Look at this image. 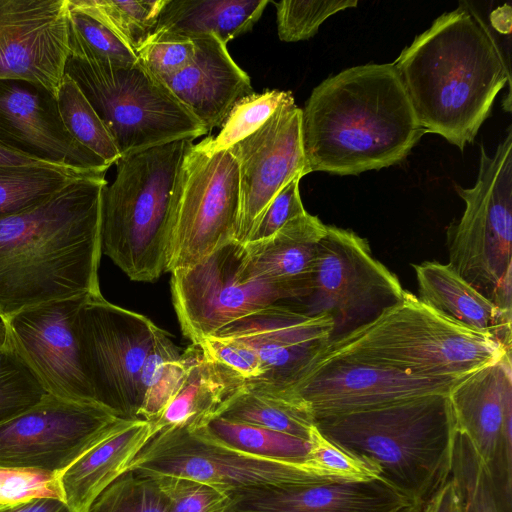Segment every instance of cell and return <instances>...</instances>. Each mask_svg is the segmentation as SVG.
I'll return each mask as SVG.
<instances>
[{
    "instance_id": "cell-49",
    "label": "cell",
    "mask_w": 512,
    "mask_h": 512,
    "mask_svg": "<svg viewBox=\"0 0 512 512\" xmlns=\"http://www.w3.org/2000/svg\"><path fill=\"white\" fill-rule=\"evenodd\" d=\"M10 345L7 326L0 320V349Z\"/></svg>"
},
{
    "instance_id": "cell-12",
    "label": "cell",
    "mask_w": 512,
    "mask_h": 512,
    "mask_svg": "<svg viewBox=\"0 0 512 512\" xmlns=\"http://www.w3.org/2000/svg\"><path fill=\"white\" fill-rule=\"evenodd\" d=\"M403 293L397 276L373 256L365 238L327 225L309 293L288 305L309 316L330 317L334 339L370 322Z\"/></svg>"
},
{
    "instance_id": "cell-20",
    "label": "cell",
    "mask_w": 512,
    "mask_h": 512,
    "mask_svg": "<svg viewBox=\"0 0 512 512\" xmlns=\"http://www.w3.org/2000/svg\"><path fill=\"white\" fill-rule=\"evenodd\" d=\"M333 331L330 317L309 316L279 302L238 319L215 335L238 340L257 354L265 369L260 381L288 388L331 339Z\"/></svg>"
},
{
    "instance_id": "cell-36",
    "label": "cell",
    "mask_w": 512,
    "mask_h": 512,
    "mask_svg": "<svg viewBox=\"0 0 512 512\" xmlns=\"http://www.w3.org/2000/svg\"><path fill=\"white\" fill-rule=\"evenodd\" d=\"M291 97L289 91L266 90L241 98L231 109L217 136L206 137L196 145L209 152L228 150L263 126Z\"/></svg>"
},
{
    "instance_id": "cell-23",
    "label": "cell",
    "mask_w": 512,
    "mask_h": 512,
    "mask_svg": "<svg viewBox=\"0 0 512 512\" xmlns=\"http://www.w3.org/2000/svg\"><path fill=\"white\" fill-rule=\"evenodd\" d=\"M154 436L149 421L122 417L115 420L57 474L63 501L73 512H88L95 499L128 471L135 457Z\"/></svg>"
},
{
    "instance_id": "cell-38",
    "label": "cell",
    "mask_w": 512,
    "mask_h": 512,
    "mask_svg": "<svg viewBox=\"0 0 512 512\" xmlns=\"http://www.w3.org/2000/svg\"><path fill=\"white\" fill-rule=\"evenodd\" d=\"M48 393L15 349H0V423L38 404Z\"/></svg>"
},
{
    "instance_id": "cell-41",
    "label": "cell",
    "mask_w": 512,
    "mask_h": 512,
    "mask_svg": "<svg viewBox=\"0 0 512 512\" xmlns=\"http://www.w3.org/2000/svg\"><path fill=\"white\" fill-rule=\"evenodd\" d=\"M57 474L33 468L0 466V509L36 498L63 500Z\"/></svg>"
},
{
    "instance_id": "cell-9",
    "label": "cell",
    "mask_w": 512,
    "mask_h": 512,
    "mask_svg": "<svg viewBox=\"0 0 512 512\" xmlns=\"http://www.w3.org/2000/svg\"><path fill=\"white\" fill-rule=\"evenodd\" d=\"M65 73L75 80L105 124L121 158L207 134L168 88L138 61L112 64L68 58Z\"/></svg>"
},
{
    "instance_id": "cell-39",
    "label": "cell",
    "mask_w": 512,
    "mask_h": 512,
    "mask_svg": "<svg viewBox=\"0 0 512 512\" xmlns=\"http://www.w3.org/2000/svg\"><path fill=\"white\" fill-rule=\"evenodd\" d=\"M357 0L296 1L275 3L278 37L297 42L314 36L320 25L339 11L356 7Z\"/></svg>"
},
{
    "instance_id": "cell-19",
    "label": "cell",
    "mask_w": 512,
    "mask_h": 512,
    "mask_svg": "<svg viewBox=\"0 0 512 512\" xmlns=\"http://www.w3.org/2000/svg\"><path fill=\"white\" fill-rule=\"evenodd\" d=\"M86 298L29 308L4 323L10 345L48 394L72 402L96 403L82 370L74 328L76 314Z\"/></svg>"
},
{
    "instance_id": "cell-16",
    "label": "cell",
    "mask_w": 512,
    "mask_h": 512,
    "mask_svg": "<svg viewBox=\"0 0 512 512\" xmlns=\"http://www.w3.org/2000/svg\"><path fill=\"white\" fill-rule=\"evenodd\" d=\"M455 429L463 433L489 471L505 512L512 509L511 352L463 376L450 389Z\"/></svg>"
},
{
    "instance_id": "cell-10",
    "label": "cell",
    "mask_w": 512,
    "mask_h": 512,
    "mask_svg": "<svg viewBox=\"0 0 512 512\" xmlns=\"http://www.w3.org/2000/svg\"><path fill=\"white\" fill-rule=\"evenodd\" d=\"M241 208L236 159L192 144L174 191L165 272L192 267L236 240Z\"/></svg>"
},
{
    "instance_id": "cell-1",
    "label": "cell",
    "mask_w": 512,
    "mask_h": 512,
    "mask_svg": "<svg viewBox=\"0 0 512 512\" xmlns=\"http://www.w3.org/2000/svg\"><path fill=\"white\" fill-rule=\"evenodd\" d=\"M104 176H80L37 205L0 218L2 322L36 306L101 294Z\"/></svg>"
},
{
    "instance_id": "cell-27",
    "label": "cell",
    "mask_w": 512,
    "mask_h": 512,
    "mask_svg": "<svg viewBox=\"0 0 512 512\" xmlns=\"http://www.w3.org/2000/svg\"><path fill=\"white\" fill-rule=\"evenodd\" d=\"M246 382L197 345L196 354L175 396L152 423L161 431L206 424Z\"/></svg>"
},
{
    "instance_id": "cell-21",
    "label": "cell",
    "mask_w": 512,
    "mask_h": 512,
    "mask_svg": "<svg viewBox=\"0 0 512 512\" xmlns=\"http://www.w3.org/2000/svg\"><path fill=\"white\" fill-rule=\"evenodd\" d=\"M0 140L63 166L104 174L110 167L66 133L54 96L21 81H0Z\"/></svg>"
},
{
    "instance_id": "cell-28",
    "label": "cell",
    "mask_w": 512,
    "mask_h": 512,
    "mask_svg": "<svg viewBox=\"0 0 512 512\" xmlns=\"http://www.w3.org/2000/svg\"><path fill=\"white\" fill-rule=\"evenodd\" d=\"M269 0H167L152 33L196 39L216 36L224 44L250 31Z\"/></svg>"
},
{
    "instance_id": "cell-34",
    "label": "cell",
    "mask_w": 512,
    "mask_h": 512,
    "mask_svg": "<svg viewBox=\"0 0 512 512\" xmlns=\"http://www.w3.org/2000/svg\"><path fill=\"white\" fill-rule=\"evenodd\" d=\"M221 443L235 450L271 459H303L309 441L263 427L214 417L204 424Z\"/></svg>"
},
{
    "instance_id": "cell-44",
    "label": "cell",
    "mask_w": 512,
    "mask_h": 512,
    "mask_svg": "<svg viewBox=\"0 0 512 512\" xmlns=\"http://www.w3.org/2000/svg\"><path fill=\"white\" fill-rule=\"evenodd\" d=\"M300 179L292 180L274 197L254 223L244 243L266 239L290 220L307 212L300 197Z\"/></svg>"
},
{
    "instance_id": "cell-32",
    "label": "cell",
    "mask_w": 512,
    "mask_h": 512,
    "mask_svg": "<svg viewBox=\"0 0 512 512\" xmlns=\"http://www.w3.org/2000/svg\"><path fill=\"white\" fill-rule=\"evenodd\" d=\"M89 174L103 173L68 167H0V218L33 207L74 179Z\"/></svg>"
},
{
    "instance_id": "cell-5",
    "label": "cell",
    "mask_w": 512,
    "mask_h": 512,
    "mask_svg": "<svg viewBox=\"0 0 512 512\" xmlns=\"http://www.w3.org/2000/svg\"><path fill=\"white\" fill-rule=\"evenodd\" d=\"M346 451L374 463L381 479L412 504H424L450 477L455 421L447 394L315 419Z\"/></svg>"
},
{
    "instance_id": "cell-31",
    "label": "cell",
    "mask_w": 512,
    "mask_h": 512,
    "mask_svg": "<svg viewBox=\"0 0 512 512\" xmlns=\"http://www.w3.org/2000/svg\"><path fill=\"white\" fill-rule=\"evenodd\" d=\"M54 99L66 133L110 166L116 164L121 156L109 131L78 84L67 73Z\"/></svg>"
},
{
    "instance_id": "cell-18",
    "label": "cell",
    "mask_w": 512,
    "mask_h": 512,
    "mask_svg": "<svg viewBox=\"0 0 512 512\" xmlns=\"http://www.w3.org/2000/svg\"><path fill=\"white\" fill-rule=\"evenodd\" d=\"M239 169L241 208L236 241L243 244L256 220L292 180L307 175L301 109L291 97L257 131L230 147Z\"/></svg>"
},
{
    "instance_id": "cell-47",
    "label": "cell",
    "mask_w": 512,
    "mask_h": 512,
    "mask_svg": "<svg viewBox=\"0 0 512 512\" xmlns=\"http://www.w3.org/2000/svg\"><path fill=\"white\" fill-rule=\"evenodd\" d=\"M0 512H73L61 499L36 498L19 505L0 509Z\"/></svg>"
},
{
    "instance_id": "cell-13",
    "label": "cell",
    "mask_w": 512,
    "mask_h": 512,
    "mask_svg": "<svg viewBox=\"0 0 512 512\" xmlns=\"http://www.w3.org/2000/svg\"><path fill=\"white\" fill-rule=\"evenodd\" d=\"M170 287L182 333L195 345L257 310L291 301L282 288L247 275L236 240L192 267L172 271Z\"/></svg>"
},
{
    "instance_id": "cell-46",
    "label": "cell",
    "mask_w": 512,
    "mask_h": 512,
    "mask_svg": "<svg viewBox=\"0 0 512 512\" xmlns=\"http://www.w3.org/2000/svg\"><path fill=\"white\" fill-rule=\"evenodd\" d=\"M431 501L432 512H464L459 494L450 477L433 495Z\"/></svg>"
},
{
    "instance_id": "cell-40",
    "label": "cell",
    "mask_w": 512,
    "mask_h": 512,
    "mask_svg": "<svg viewBox=\"0 0 512 512\" xmlns=\"http://www.w3.org/2000/svg\"><path fill=\"white\" fill-rule=\"evenodd\" d=\"M144 475L151 477L167 498L168 512H235L230 496L205 483L174 475Z\"/></svg>"
},
{
    "instance_id": "cell-45",
    "label": "cell",
    "mask_w": 512,
    "mask_h": 512,
    "mask_svg": "<svg viewBox=\"0 0 512 512\" xmlns=\"http://www.w3.org/2000/svg\"><path fill=\"white\" fill-rule=\"evenodd\" d=\"M11 166H48V167L72 168L69 166L55 164L52 162H48V161L30 156L20 150H17L15 148L7 145L2 140H0V167H11ZM74 169H77V168H74Z\"/></svg>"
},
{
    "instance_id": "cell-25",
    "label": "cell",
    "mask_w": 512,
    "mask_h": 512,
    "mask_svg": "<svg viewBox=\"0 0 512 512\" xmlns=\"http://www.w3.org/2000/svg\"><path fill=\"white\" fill-rule=\"evenodd\" d=\"M412 504L382 479L255 491L233 500L235 512H395Z\"/></svg>"
},
{
    "instance_id": "cell-11",
    "label": "cell",
    "mask_w": 512,
    "mask_h": 512,
    "mask_svg": "<svg viewBox=\"0 0 512 512\" xmlns=\"http://www.w3.org/2000/svg\"><path fill=\"white\" fill-rule=\"evenodd\" d=\"M157 327L102 294L87 297L76 314L80 362L93 399L118 417L138 418L140 374Z\"/></svg>"
},
{
    "instance_id": "cell-4",
    "label": "cell",
    "mask_w": 512,
    "mask_h": 512,
    "mask_svg": "<svg viewBox=\"0 0 512 512\" xmlns=\"http://www.w3.org/2000/svg\"><path fill=\"white\" fill-rule=\"evenodd\" d=\"M303 459H271L221 443L205 425L156 434L128 470L184 477L212 486L233 500L272 488L331 482H362L375 476L373 465L326 438L318 429Z\"/></svg>"
},
{
    "instance_id": "cell-42",
    "label": "cell",
    "mask_w": 512,
    "mask_h": 512,
    "mask_svg": "<svg viewBox=\"0 0 512 512\" xmlns=\"http://www.w3.org/2000/svg\"><path fill=\"white\" fill-rule=\"evenodd\" d=\"M191 39L164 33H152L136 51L138 62L161 80L184 68L193 58Z\"/></svg>"
},
{
    "instance_id": "cell-7",
    "label": "cell",
    "mask_w": 512,
    "mask_h": 512,
    "mask_svg": "<svg viewBox=\"0 0 512 512\" xmlns=\"http://www.w3.org/2000/svg\"><path fill=\"white\" fill-rule=\"evenodd\" d=\"M183 139L122 157L101 194V250L130 280L153 282L165 272L168 224L183 158Z\"/></svg>"
},
{
    "instance_id": "cell-6",
    "label": "cell",
    "mask_w": 512,
    "mask_h": 512,
    "mask_svg": "<svg viewBox=\"0 0 512 512\" xmlns=\"http://www.w3.org/2000/svg\"><path fill=\"white\" fill-rule=\"evenodd\" d=\"M325 347L395 371L430 379H458L511 349L447 318L405 291L370 322Z\"/></svg>"
},
{
    "instance_id": "cell-26",
    "label": "cell",
    "mask_w": 512,
    "mask_h": 512,
    "mask_svg": "<svg viewBox=\"0 0 512 512\" xmlns=\"http://www.w3.org/2000/svg\"><path fill=\"white\" fill-rule=\"evenodd\" d=\"M413 267L422 303L511 349L512 314L498 308L449 264L424 261Z\"/></svg>"
},
{
    "instance_id": "cell-37",
    "label": "cell",
    "mask_w": 512,
    "mask_h": 512,
    "mask_svg": "<svg viewBox=\"0 0 512 512\" xmlns=\"http://www.w3.org/2000/svg\"><path fill=\"white\" fill-rule=\"evenodd\" d=\"M167 498L149 476L128 470L92 503L88 512H168Z\"/></svg>"
},
{
    "instance_id": "cell-14",
    "label": "cell",
    "mask_w": 512,
    "mask_h": 512,
    "mask_svg": "<svg viewBox=\"0 0 512 512\" xmlns=\"http://www.w3.org/2000/svg\"><path fill=\"white\" fill-rule=\"evenodd\" d=\"M461 378L430 379L407 375L324 346L287 389L301 398L317 419L368 410L412 397L447 394Z\"/></svg>"
},
{
    "instance_id": "cell-8",
    "label": "cell",
    "mask_w": 512,
    "mask_h": 512,
    "mask_svg": "<svg viewBox=\"0 0 512 512\" xmlns=\"http://www.w3.org/2000/svg\"><path fill=\"white\" fill-rule=\"evenodd\" d=\"M465 203L447 231L449 266L501 310L512 314V130L493 155L480 147L477 180L456 186Z\"/></svg>"
},
{
    "instance_id": "cell-15",
    "label": "cell",
    "mask_w": 512,
    "mask_h": 512,
    "mask_svg": "<svg viewBox=\"0 0 512 512\" xmlns=\"http://www.w3.org/2000/svg\"><path fill=\"white\" fill-rule=\"evenodd\" d=\"M118 418L100 404L48 394L0 423V466L59 473Z\"/></svg>"
},
{
    "instance_id": "cell-33",
    "label": "cell",
    "mask_w": 512,
    "mask_h": 512,
    "mask_svg": "<svg viewBox=\"0 0 512 512\" xmlns=\"http://www.w3.org/2000/svg\"><path fill=\"white\" fill-rule=\"evenodd\" d=\"M167 0H68L69 4L93 17L135 53L149 38Z\"/></svg>"
},
{
    "instance_id": "cell-35",
    "label": "cell",
    "mask_w": 512,
    "mask_h": 512,
    "mask_svg": "<svg viewBox=\"0 0 512 512\" xmlns=\"http://www.w3.org/2000/svg\"><path fill=\"white\" fill-rule=\"evenodd\" d=\"M68 5V58L85 62L133 64L136 53L105 25Z\"/></svg>"
},
{
    "instance_id": "cell-29",
    "label": "cell",
    "mask_w": 512,
    "mask_h": 512,
    "mask_svg": "<svg viewBox=\"0 0 512 512\" xmlns=\"http://www.w3.org/2000/svg\"><path fill=\"white\" fill-rule=\"evenodd\" d=\"M217 416L306 441L316 426L309 407L295 393L260 380L246 382Z\"/></svg>"
},
{
    "instance_id": "cell-48",
    "label": "cell",
    "mask_w": 512,
    "mask_h": 512,
    "mask_svg": "<svg viewBox=\"0 0 512 512\" xmlns=\"http://www.w3.org/2000/svg\"><path fill=\"white\" fill-rule=\"evenodd\" d=\"M395 512H432V501L431 499L424 504H408L405 505Z\"/></svg>"
},
{
    "instance_id": "cell-24",
    "label": "cell",
    "mask_w": 512,
    "mask_h": 512,
    "mask_svg": "<svg viewBox=\"0 0 512 512\" xmlns=\"http://www.w3.org/2000/svg\"><path fill=\"white\" fill-rule=\"evenodd\" d=\"M327 230L308 212L289 222L270 237L242 244L247 275L279 288L295 304L307 296L317 261L320 241Z\"/></svg>"
},
{
    "instance_id": "cell-2",
    "label": "cell",
    "mask_w": 512,
    "mask_h": 512,
    "mask_svg": "<svg viewBox=\"0 0 512 512\" xmlns=\"http://www.w3.org/2000/svg\"><path fill=\"white\" fill-rule=\"evenodd\" d=\"M393 64L424 133L438 134L461 151L511 80L495 36L465 3L436 18Z\"/></svg>"
},
{
    "instance_id": "cell-17",
    "label": "cell",
    "mask_w": 512,
    "mask_h": 512,
    "mask_svg": "<svg viewBox=\"0 0 512 512\" xmlns=\"http://www.w3.org/2000/svg\"><path fill=\"white\" fill-rule=\"evenodd\" d=\"M68 56L67 0H0V81L55 96Z\"/></svg>"
},
{
    "instance_id": "cell-30",
    "label": "cell",
    "mask_w": 512,
    "mask_h": 512,
    "mask_svg": "<svg viewBox=\"0 0 512 512\" xmlns=\"http://www.w3.org/2000/svg\"><path fill=\"white\" fill-rule=\"evenodd\" d=\"M191 344L183 352L169 334L157 327L140 374L141 404L137 417L155 421L179 390L196 354Z\"/></svg>"
},
{
    "instance_id": "cell-22",
    "label": "cell",
    "mask_w": 512,
    "mask_h": 512,
    "mask_svg": "<svg viewBox=\"0 0 512 512\" xmlns=\"http://www.w3.org/2000/svg\"><path fill=\"white\" fill-rule=\"evenodd\" d=\"M191 40L192 60L160 81L209 133L224 123L237 101L254 91L226 44L213 35Z\"/></svg>"
},
{
    "instance_id": "cell-43",
    "label": "cell",
    "mask_w": 512,
    "mask_h": 512,
    "mask_svg": "<svg viewBox=\"0 0 512 512\" xmlns=\"http://www.w3.org/2000/svg\"><path fill=\"white\" fill-rule=\"evenodd\" d=\"M207 355L237 374L245 382L261 380L265 369L257 354L244 343L213 335L198 344Z\"/></svg>"
},
{
    "instance_id": "cell-3",
    "label": "cell",
    "mask_w": 512,
    "mask_h": 512,
    "mask_svg": "<svg viewBox=\"0 0 512 512\" xmlns=\"http://www.w3.org/2000/svg\"><path fill=\"white\" fill-rule=\"evenodd\" d=\"M424 134L393 63L322 81L301 109L307 174L356 175L401 162Z\"/></svg>"
}]
</instances>
